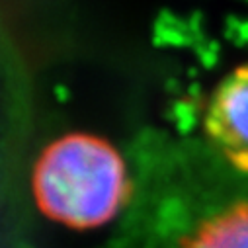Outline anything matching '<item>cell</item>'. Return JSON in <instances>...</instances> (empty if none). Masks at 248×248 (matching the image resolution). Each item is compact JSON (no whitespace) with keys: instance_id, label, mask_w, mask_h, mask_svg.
<instances>
[{"instance_id":"6da1fadb","label":"cell","mask_w":248,"mask_h":248,"mask_svg":"<svg viewBox=\"0 0 248 248\" xmlns=\"http://www.w3.org/2000/svg\"><path fill=\"white\" fill-rule=\"evenodd\" d=\"M39 211L71 229H96L125 205L131 184L117 149L90 133H71L49 143L31 176Z\"/></svg>"},{"instance_id":"7a4b0ae2","label":"cell","mask_w":248,"mask_h":248,"mask_svg":"<svg viewBox=\"0 0 248 248\" xmlns=\"http://www.w3.org/2000/svg\"><path fill=\"white\" fill-rule=\"evenodd\" d=\"M203 127L223 158L248 174V65L234 69L213 90Z\"/></svg>"},{"instance_id":"3957f363","label":"cell","mask_w":248,"mask_h":248,"mask_svg":"<svg viewBox=\"0 0 248 248\" xmlns=\"http://www.w3.org/2000/svg\"><path fill=\"white\" fill-rule=\"evenodd\" d=\"M182 248H248V202L202 223Z\"/></svg>"}]
</instances>
